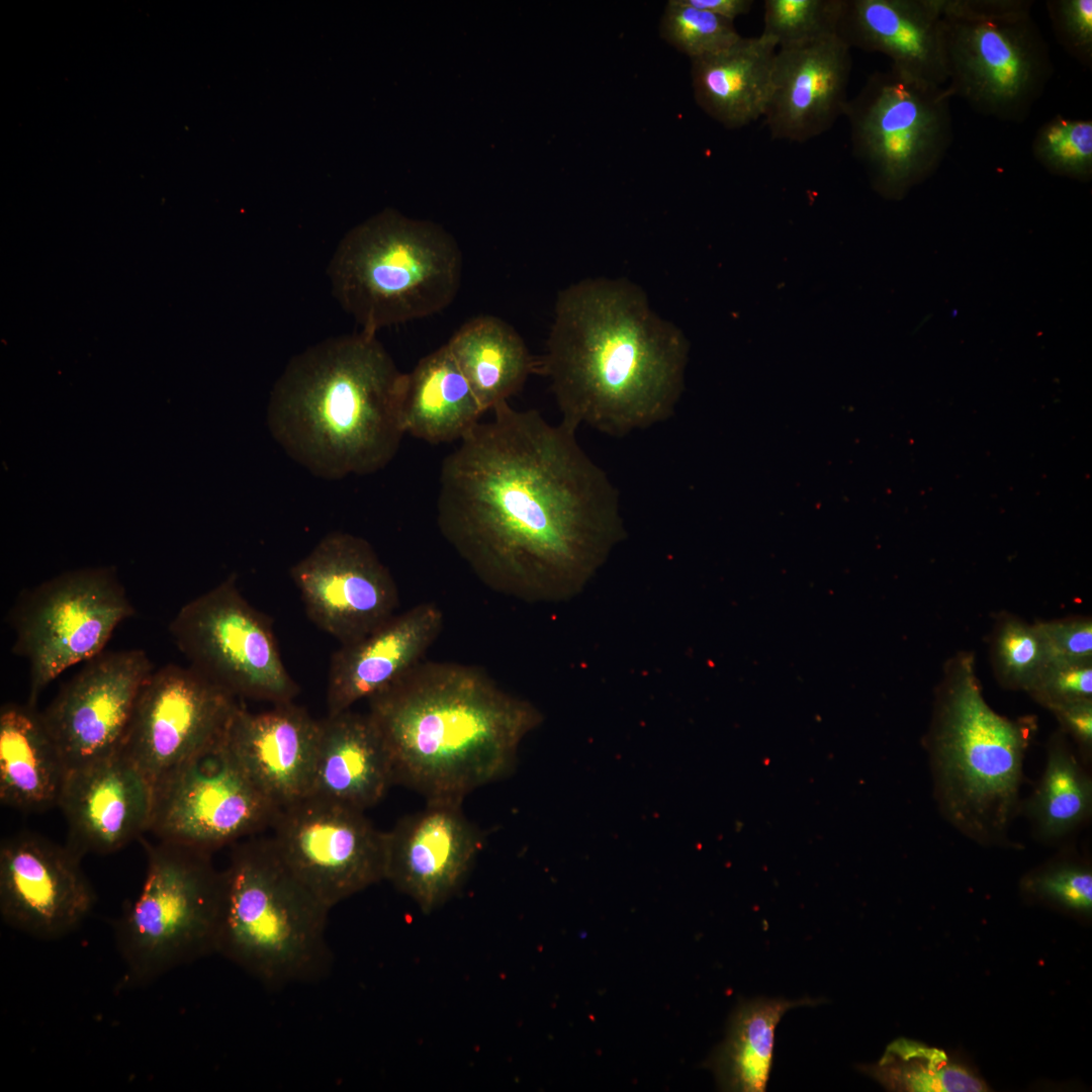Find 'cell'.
Masks as SVG:
<instances>
[{"label":"cell","mask_w":1092,"mask_h":1092,"mask_svg":"<svg viewBox=\"0 0 1092 1092\" xmlns=\"http://www.w3.org/2000/svg\"><path fill=\"white\" fill-rule=\"evenodd\" d=\"M169 632L190 667L236 698L277 705L298 694L270 621L244 598L234 575L183 605Z\"/></svg>","instance_id":"obj_12"},{"label":"cell","mask_w":1092,"mask_h":1092,"mask_svg":"<svg viewBox=\"0 0 1092 1092\" xmlns=\"http://www.w3.org/2000/svg\"><path fill=\"white\" fill-rule=\"evenodd\" d=\"M1034 159L1054 175L1081 182L1092 177V120L1053 116L1035 132Z\"/></svg>","instance_id":"obj_33"},{"label":"cell","mask_w":1092,"mask_h":1092,"mask_svg":"<svg viewBox=\"0 0 1092 1092\" xmlns=\"http://www.w3.org/2000/svg\"><path fill=\"white\" fill-rule=\"evenodd\" d=\"M146 849L143 888L114 926L133 986L215 952L218 923L220 872L210 853L161 841Z\"/></svg>","instance_id":"obj_9"},{"label":"cell","mask_w":1092,"mask_h":1092,"mask_svg":"<svg viewBox=\"0 0 1092 1092\" xmlns=\"http://www.w3.org/2000/svg\"><path fill=\"white\" fill-rule=\"evenodd\" d=\"M154 789L143 771L118 752L66 772L58 806L77 855L119 850L150 830Z\"/></svg>","instance_id":"obj_20"},{"label":"cell","mask_w":1092,"mask_h":1092,"mask_svg":"<svg viewBox=\"0 0 1092 1092\" xmlns=\"http://www.w3.org/2000/svg\"><path fill=\"white\" fill-rule=\"evenodd\" d=\"M837 35L912 78L947 83L942 0H843Z\"/></svg>","instance_id":"obj_24"},{"label":"cell","mask_w":1092,"mask_h":1092,"mask_svg":"<svg viewBox=\"0 0 1092 1092\" xmlns=\"http://www.w3.org/2000/svg\"><path fill=\"white\" fill-rule=\"evenodd\" d=\"M252 713L238 706L228 744L257 788L279 809L310 794L320 720L293 702Z\"/></svg>","instance_id":"obj_22"},{"label":"cell","mask_w":1092,"mask_h":1092,"mask_svg":"<svg viewBox=\"0 0 1092 1092\" xmlns=\"http://www.w3.org/2000/svg\"><path fill=\"white\" fill-rule=\"evenodd\" d=\"M484 413L508 401L539 371L513 327L493 315L466 322L446 344Z\"/></svg>","instance_id":"obj_29"},{"label":"cell","mask_w":1092,"mask_h":1092,"mask_svg":"<svg viewBox=\"0 0 1092 1092\" xmlns=\"http://www.w3.org/2000/svg\"><path fill=\"white\" fill-rule=\"evenodd\" d=\"M1087 767L1062 733L1052 737L1041 777L1021 804L1038 841L1058 843L1090 819L1092 780Z\"/></svg>","instance_id":"obj_30"},{"label":"cell","mask_w":1092,"mask_h":1092,"mask_svg":"<svg viewBox=\"0 0 1092 1092\" xmlns=\"http://www.w3.org/2000/svg\"><path fill=\"white\" fill-rule=\"evenodd\" d=\"M444 615L434 603L394 614L365 636L334 652L327 682V715L352 709L379 694L423 661L437 640Z\"/></svg>","instance_id":"obj_23"},{"label":"cell","mask_w":1092,"mask_h":1092,"mask_svg":"<svg viewBox=\"0 0 1092 1092\" xmlns=\"http://www.w3.org/2000/svg\"><path fill=\"white\" fill-rule=\"evenodd\" d=\"M483 414L446 344L405 373L401 395L405 434L434 445L460 441Z\"/></svg>","instance_id":"obj_28"},{"label":"cell","mask_w":1092,"mask_h":1092,"mask_svg":"<svg viewBox=\"0 0 1092 1092\" xmlns=\"http://www.w3.org/2000/svg\"><path fill=\"white\" fill-rule=\"evenodd\" d=\"M237 698L192 667L166 664L144 684L120 753L154 787L221 736Z\"/></svg>","instance_id":"obj_15"},{"label":"cell","mask_w":1092,"mask_h":1092,"mask_svg":"<svg viewBox=\"0 0 1092 1092\" xmlns=\"http://www.w3.org/2000/svg\"><path fill=\"white\" fill-rule=\"evenodd\" d=\"M804 999H757L735 1014L727 1039L715 1057L723 1087L747 1092L764 1091L771 1067L775 1029L782 1016L797 1006L817 1004Z\"/></svg>","instance_id":"obj_31"},{"label":"cell","mask_w":1092,"mask_h":1092,"mask_svg":"<svg viewBox=\"0 0 1092 1092\" xmlns=\"http://www.w3.org/2000/svg\"><path fill=\"white\" fill-rule=\"evenodd\" d=\"M290 576L307 617L340 644L376 629L399 604L388 568L368 541L350 533L327 534Z\"/></svg>","instance_id":"obj_17"},{"label":"cell","mask_w":1092,"mask_h":1092,"mask_svg":"<svg viewBox=\"0 0 1092 1092\" xmlns=\"http://www.w3.org/2000/svg\"><path fill=\"white\" fill-rule=\"evenodd\" d=\"M659 33L691 60L723 51L742 37L733 21L693 7L685 0L666 3Z\"/></svg>","instance_id":"obj_35"},{"label":"cell","mask_w":1092,"mask_h":1092,"mask_svg":"<svg viewBox=\"0 0 1092 1092\" xmlns=\"http://www.w3.org/2000/svg\"><path fill=\"white\" fill-rule=\"evenodd\" d=\"M491 412L443 459L438 527L489 588L567 600L625 536L619 491L576 431L509 401Z\"/></svg>","instance_id":"obj_1"},{"label":"cell","mask_w":1092,"mask_h":1092,"mask_svg":"<svg viewBox=\"0 0 1092 1092\" xmlns=\"http://www.w3.org/2000/svg\"><path fill=\"white\" fill-rule=\"evenodd\" d=\"M392 784L388 748L368 713L350 709L320 720L309 795L365 811L379 803Z\"/></svg>","instance_id":"obj_25"},{"label":"cell","mask_w":1092,"mask_h":1092,"mask_svg":"<svg viewBox=\"0 0 1092 1092\" xmlns=\"http://www.w3.org/2000/svg\"><path fill=\"white\" fill-rule=\"evenodd\" d=\"M1029 728L985 701L973 660L963 659L937 697L926 738L933 797L942 817L983 846H1014Z\"/></svg>","instance_id":"obj_5"},{"label":"cell","mask_w":1092,"mask_h":1092,"mask_svg":"<svg viewBox=\"0 0 1092 1092\" xmlns=\"http://www.w3.org/2000/svg\"><path fill=\"white\" fill-rule=\"evenodd\" d=\"M1065 733L1079 748V756L1088 765L1092 756V700L1078 701L1050 709Z\"/></svg>","instance_id":"obj_41"},{"label":"cell","mask_w":1092,"mask_h":1092,"mask_svg":"<svg viewBox=\"0 0 1092 1092\" xmlns=\"http://www.w3.org/2000/svg\"><path fill=\"white\" fill-rule=\"evenodd\" d=\"M271 827L283 861L329 909L385 880L386 832L362 810L308 795L281 808Z\"/></svg>","instance_id":"obj_14"},{"label":"cell","mask_w":1092,"mask_h":1092,"mask_svg":"<svg viewBox=\"0 0 1092 1092\" xmlns=\"http://www.w3.org/2000/svg\"><path fill=\"white\" fill-rule=\"evenodd\" d=\"M761 34L780 47L837 35L843 0H765Z\"/></svg>","instance_id":"obj_34"},{"label":"cell","mask_w":1092,"mask_h":1092,"mask_svg":"<svg viewBox=\"0 0 1092 1092\" xmlns=\"http://www.w3.org/2000/svg\"><path fill=\"white\" fill-rule=\"evenodd\" d=\"M850 51L838 35L779 48L763 114L774 140L805 143L844 115Z\"/></svg>","instance_id":"obj_21"},{"label":"cell","mask_w":1092,"mask_h":1092,"mask_svg":"<svg viewBox=\"0 0 1092 1092\" xmlns=\"http://www.w3.org/2000/svg\"><path fill=\"white\" fill-rule=\"evenodd\" d=\"M462 267L460 247L441 225L386 208L344 236L327 272L343 309L376 334L446 308Z\"/></svg>","instance_id":"obj_7"},{"label":"cell","mask_w":1092,"mask_h":1092,"mask_svg":"<svg viewBox=\"0 0 1092 1092\" xmlns=\"http://www.w3.org/2000/svg\"><path fill=\"white\" fill-rule=\"evenodd\" d=\"M1046 13L1055 38L1065 52L1092 69V0H1049Z\"/></svg>","instance_id":"obj_38"},{"label":"cell","mask_w":1092,"mask_h":1092,"mask_svg":"<svg viewBox=\"0 0 1092 1092\" xmlns=\"http://www.w3.org/2000/svg\"><path fill=\"white\" fill-rule=\"evenodd\" d=\"M404 380L376 334L328 338L288 362L271 391L269 430L294 461L321 478L377 472L405 435Z\"/></svg>","instance_id":"obj_4"},{"label":"cell","mask_w":1092,"mask_h":1092,"mask_svg":"<svg viewBox=\"0 0 1092 1092\" xmlns=\"http://www.w3.org/2000/svg\"><path fill=\"white\" fill-rule=\"evenodd\" d=\"M685 2L731 21L740 15L747 14L753 5L752 0H685Z\"/></svg>","instance_id":"obj_42"},{"label":"cell","mask_w":1092,"mask_h":1092,"mask_svg":"<svg viewBox=\"0 0 1092 1092\" xmlns=\"http://www.w3.org/2000/svg\"><path fill=\"white\" fill-rule=\"evenodd\" d=\"M1027 692L1049 710L1092 700V660L1049 662Z\"/></svg>","instance_id":"obj_39"},{"label":"cell","mask_w":1092,"mask_h":1092,"mask_svg":"<svg viewBox=\"0 0 1092 1092\" xmlns=\"http://www.w3.org/2000/svg\"><path fill=\"white\" fill-rule=\"evenodd\" d=\"M1029 0H942L947 85L975 112L1025 121L1050 82V48Z\"/></svg>","instance_id":"obj_8"},{"label":"cell","mask_w":1092,"mask_h":1092,"mask_svg":"<svg viewBox=\"0 0 1092 1092\" xmlns=\"http://www.w3.org/2000/svg\"><path fill=\"white\" fill-rule=\"evenodd\" d=\"M66 766L40 712L6 703L0 709V801L24 812L59 803Z\"/></svg>","instance_id":"obj_27"},{"label":"cell","mask_w":1092,"mask_h":1092,"mask_svg":"<svg viewBox=\"0 0 1092 1092\" xmlns=\"http://www.w3.org/2000/svg\"><path fill=\"white\" fill-rule=\"evenodd\" d=\"M1035 626L1043 641L1049 662L1091 660L1092 624L1089 619L1044 622Z\"/></svg>","instance_id":"obj_40"},{"label":"cell","mask_w":1092,"mask_h":1092,"mask_svg":"<svg viewBox=\"0 0 1092 1092\" xmlns=\"http://www.w3.org/2000/svg\"><path fill=\"white\" fill-rule=\"evenodd\" d=\"M1026 886L1069 910L1088 913L1092 909V874L1088 866L1061 861L1029 877Z\"/></svg>","instance_id":"obj_37"},{"label":"cell","mask_w":1092,"mask_h":1092,"mask_svg":"<svg viewBox=\"0 0 1092 1092\" xmlns=\"http://www.w3.org/2000/svg\"><path fill=\"white\" fill-rule=\"evenodd\" d=\"M154 666L142 649L101 652L40 712L66 770L117 754Z\"/></svg>","instance_id":"obj_16"},{"label":"cell","mask_w":1092,"mask_h":1092,"mask_svg":"<svg viewBox=\"0 0 1092 1092\" xmlns=\"http://www.w3.org/2000/svg\"><path fill=\"white\" fill-rule=\"evenodd\" d=\"M885 1087L910 1092H981L984 1081L937 1049L906 1038L888 1045L870 1072Z\"/></svg>","instance_id":"obj_32"},{"label":"cell","mask_w":1092,"mask_h":1092,"mask_svg":"<svg viewBox=\"0 0 1092 1092\" xmlns=\"http://www.w3.org/2000/svg\"><path fill=\"white\" fill-rule=\"evenodd\" d=\"M688 344L623 280H583L560 291L539 371L561 421L623 437L667 420L682 389Z\"/></svg>","instance_id":"obj_2"},{"label":"cell","mask_w":1092,"mask_h":1092,"mask_svg":"<svg viewBox=\"0 0 1092 1092\" xmlns=\"http://www.w3.org/2000/svg\"><path fill=\"white\" fill-rule=\"evenodd\" d=\"M388 748L394 784L427 801L462 802L508 776L540 711L480 668L421 661L368 700Z\"/></svg>","instance_id":"obj_3"},{"label":"cell","mask_w":1092,"mask_h":1092,"mask_svg":"<svg viewBox=\"0 0 1092 1092\" xmlns=\"http://www.w3.org/2000/svg\"><path fill=\"white\" fill-rule=\"evenodd\" d=\"M777 43L763 34L741 37L715 54L691 60L696 103L723 126L763 117L772 84Z\"/></svg>","instance_id":"obj_26"},{"label":"cell","mask_w":1092,"mask_h":1092,"mask_svg":"<svg viewBox=\"0 0 1092 1092\" xmlns=\"http://www.w3.org/2000/svg\"><path fill=\"white\" fill-rule=\"evenodd\" d=\"M330 910L288 869L272 837L246 840L220 872L215 952L268 987L311 982L330 966Z\"/></svg>","instance_id":"obj_6"},{"label":"cell","mask_w":1092,"mask_h":1092,"mask_svg":"<svg viewBox=\"0 0 1092 1092\" xmlns=\"http://www.w3.org/2000/svg\"><path fill=\"white\" fill-rule=\"evenodd\" d=\"M951 98L946 86L891 67L848 99L852 155L879 195L900 200L934 174L952 143Z\"/></svg>","instance_id":"obj_10"},{"label":"cell","mask_w":1092,"mask_h":1092,"mask_svg":"<svg viewBox=\"0 0 1092 1092\" xmlns=\"http://www.w3.org/2000/svg\"><path fill=\"white\" fill-rule=\"evenodd\" d=\"M994 658L1000 679L1009 688L1028 691L1048 664L1043 641L1035 625L1006 621L999 629Z\"/></svg>","instance_id":"obj_36"},{"label":"cell","mask_w":1092,"mask_h":1092,"mask_svg":"<svg viewBox=\"0 0 1092 1092\" xmlns=\"http://www.w3.org/2000/svg\"><path fill=\"white\" fill-rule=\"evenodd\" d=\"M134 608L113 567L61 573L23 589L8 613L12 653L28 663V700L71 666L101 652Z\"/></svg>","instance_id":"obj_11"},{"label":"cell","mask_w":1092,"mask_h":1092,"mask_svg":"<svg viewBox=\"0 0 1092 1092\" xmlns=\"http://www.w3.org/2000/svg\"><path fill=\"white\" fill-rule=\"evenodd\" d=\"M225 732L154 787L161 842L207 853L272 826L277 808L232 752Z\"/></svg>","instance_id":"obj_13"},{"label":"cell","mask_w":1092,"mask_h":1092,"mask_svg":"<svg viewBox=\"0 0 1092 1092\" xmlns=\"http://www.w3.org/2000/svg\"><path fill=\"white\" fill-rule=\"evenodd\" d=\"M80 859L67 845L29 832L2 840L3 921L39 939H56L74 930L96 901Z\"/></svg>","instance_id":"obj_18"},{"label":"cell","mask_w":1092,"mask_h":1092,"mask_svg":"<svg viewBox=\"0 0 1092 1092\" xmlns=\"http://www.w3.org/2000/svg\"><path fill=\"white\" fill-rule=\"evenodd\" d=\"M462 802L427 801L386 832V876L398 891L431 913L455 894L483 844Z\"/></svg>","instance_id":"obj_19"}]
</instances>
